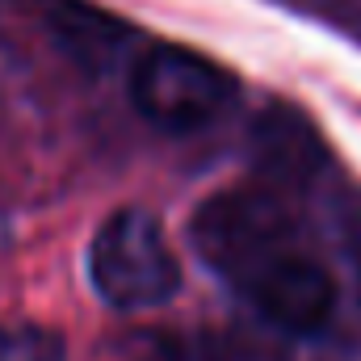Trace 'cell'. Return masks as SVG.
Listing matches in <instances>:
<instances>
[{
	"instance_id": "6da1fadb",
	"label": "cell",
	"mask_w": 361,
	"mask_h": 361,
	"mask_svg": "<svg viewBox=\"0 0 361 361\" xmlns=\"http://www.w3.org/2000/svg\"><path fill=\"white\" fill-rule=\"evenodd\" d=\"M189 244L227 290H240L265 261L302 244V227L281 193L265 185H235L193 206Z\"/></svg>"
},
{
	"instance_id": "7a4b0ae2",
	"label": "cell",
	"mask_w": 361,
	"mask_h": 361,
	"mask_svg": "<svg viewBox=\"0 0 361 361\" xmlns=\"http://www.w3.org/2000/svg\"><path fill=\"white\" fill-rule=\"evenodd\" d=\"M126 92L135 114L160 135H197L219 126L240 105L244 85L231 68L193 47L156 42L139 51Z\"/></svg>"
},
{
	"instance_id": "3957f363",
	"label": "cell",
	"mask_w": 361,
	"mask_h": 361,
	"mask_svg": "<svg viewBox=\"0 0 361 361\" xmlns=\"http://www.w3.org/2000/svg\"><path fill=\"white\" fill-rule=\"evenodd\" d=\"M89 281L114 311H156L180 294L185 273L164 223L143 206H122L92 235Z\"/></svg>"
},
{
	"instance_id": "277c9868",
	"label": "cell",
	"mask_w": 361,
	"mask_h": 361,
	"mask_svg": "<svg viewBox=\"0 0 361 361\" xmlns=\"http://www.w3.org/2000/svg\"><path fill=\"white\" fill-rule=\"evenodd\" d=\"M240 302L281 336H319L336 319L341 281L311 248L294 244L265 261L240 290Z\"/></svg>"
},
{
	"instance_id": "5b68a950",
	"label": "cell",
	"mask_w": 361,
	"mask_h": 361,
	"mask_svg": "<svg viewBox=\"0 0 361 361\" xmlns=\"http://www.w3.org/2000/svg\"><path fill=\"white\" fill-rule=\"evenodd\" d=\"M252 160H257L261 185L281 193V197L319 185V177L332 169V156H328L324 139L302 118V109H290V105H273L269 114L257 118Z\"/></svg>"
},
{
	"instance_id": "8992f818",
	"label": "cell",
	"mask_w": 361,
	"mask_h": 361,
	"mask_svg": "<svg viewBox=\"0 0 361 361\" xmlns=\"http://www.w3.org/2000/svg\"><path fill=\"white\" fill-rule=\"evenodd\" d=\"M42 4V25L51 34V42L89 76H105L126 42L135 38V30L126 21H118L114 13L97 8L89 0H38Z\"/></svg>"
},
{
	"instance_id": "52a82bcc",
	"label": "cell",
	"mask_w": 361,
	"mask_h": 361,
	"mask_svg": "<svg viewBox=\"0 0 361 361\" xmlns=\"http://www.w3.org/2000/svg\"><path fill=\"white\" fill-rule=\"evenodd\" d=\"M135 357L139 361H235L231 345L214 332H193V328H147L135 336Z\"/></svg>"
},
{
	"instance_id": "ba28073f",
	"label": "cell",
	"mask_w": 361,
	"mask_h": 361,
	"mask_svg": "<svg viewBox=\"0 0 361 361\" xmlns=\"http://www.w3.org/2000/svg\"><path fill=\"white\" fill-rule=\"evenodd\" d=\"M0 361H68V341L47 324H0Z\"/></svg>"
},
{
	"instance_id": "9c48e42d",
	"label": "cell",
	"mask_w": 361,
	"mask_h": 361,
	"mask_svg": "<svg viewBox=\"0 0 361 361\" xmlns=\"http://www.w3.org/2000/svg\"><path fill=\"white\" fill-rule=\"evenodd\" d=\"M345 214V227H341V244H345V257L357 273V302H361V202L353 210H341Z\"/></svg>"
}]
</instances>
